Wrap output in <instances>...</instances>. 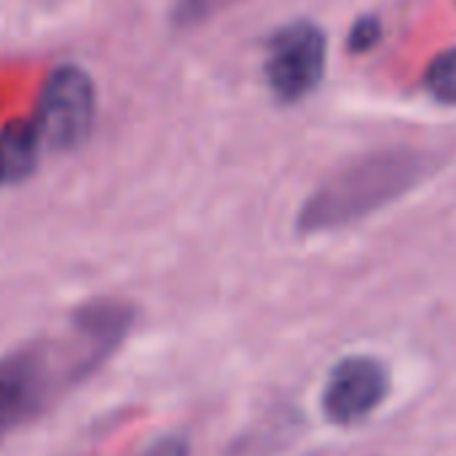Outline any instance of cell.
<instances>
[{"label":"cell","instance_id":"1","mask_svg":"<svg viewBox=\"0 0 456 456\" xmlns=\"http://www.w3.org/2000/svg\"><path fill=\"white\" fill-rule=\"evenodd\" d=\"M132 320V306L121 301H92L70 317L65 338L0 357V440L44 413L62 389L92 376L118 349Z\"/></svg>","mask_w":456,"mask_h":456},{"label":"cell","instance_id":"2","mask_svg":"<svg viewBox=\"0 0 456 456\" xmlns=\"http://www.w3.org/2000/svg\"><path fill=\"white\" fill-rule=\"evenodd\" d=\"M432 169V156L413 148H387L357 156L330 172L309 193L296 217V232L312 237L346 228L413 191Z\"/></svg>","mask_w":456,"mask_h":456},{"label":"cell","instance_id":"3","mask_svg":"<svg viewBox=\"0 0 456 456\" xmlns=\"http://www.w3.org/2000/svg\"><path fill=\"white\" fill-rule=\"evenodd\" d=\"M97 118V86L89 70L76 62L54 65L38 92L33 121L44 137V145L52 151H76L81 148Z\"/></svg>","mask_w":456,"mask_h":456},{"label":"cell","instance_id":"4","mask_svg":"<svg viewBox=\"0 0 456 456\" xmlns=\"http://www.w3.org/2000/svg\"><path fill=\"white\" fill-rule=\"evenodd\" d=\"M328 36L312 20H293L277 28L266 44L264 78L272 94L285 102H301L325 78Z\"/></svg>","mask_w":456,"mask_h":456},{"label":"cell","instance_id":"5","mask_svg":"<svg viewBox=\"0 0 456 456\" xmlns=\"http://www.w3.org/2000/svg\"><path fill=\"white\" fill-rule=\"evenodd\" d=\"M389 395V373L376 357L354 354L336 362L322 389V411L338 427L368 419Z\"/></svg>","mask_w":456,"mask_h":456},{"label":"cell","instance_id":"6","mask_svg":"<svg viewBox=\"0 0 456 456\" xmlns=\"http://www.w3.org/2000/svg\"><path fill=\"white\" fill-rule=\"evenodd\" d=\"M44 137L33 118H12L0 126V188L28 180L41 159Z\"/></svg>","mask_w":456,"mask_h":456},{"label":"cell","instance_id":"7","mask_svg":"<svg viewBox=\"0 0 456 456\" xmlns=\"http://www.w3.org/2000/svg\"><path fill=\"white\" fill-rule=\"evenodd\" d=\"M424 92L440 105H456V46L432 57L424 70Z\"/></svg>","mask_w":456,"mask_h":456},{"label":"cell","instance_id":"8","mask_svg":"<svg viewBox=\"0 0 456 456\" xmlns=\"http://www.w3.org/2000/svg\"><path fill=\"white\" fill-rule=\"evenodd\" d=\"M381 41V20L368 14V17H360L352 30H349V52L352 54H365L370 52L376 44Z\"/></svg>","mask_w":456,"mask_h":456},{"label":"cell","instance_id":"9","mask_svg":"<svg viewBox=\"0 0 456 456\" xmlns=\"http://www.w3.org/2000/svg\"><path fill=\"white\" fill-rule=\"evenodd\" d=\"M191 448H188V440L180 437V435H167V437H159L156 443H151L140 456H188Z\"/></svg>","mask_w":456,"mask_h":456}]
</instances>
